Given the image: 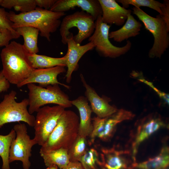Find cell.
I'll return each mask as SVG.
<instances>
[{"instance_id": "1", "label": "cell", "mask_w": 169, "mask_h": 169, "mask_svg": "<svg viewBox=\"0 0 169 169\" xmlns=\"http://www.w3.org/2000/svg\"><path fill=\"white\" fill-rule=\"evenodd\" d=\"M28 54L23 44L15 41L11 42L2 50V71L10 83L17 86L34 69L28 59Z\"/></svg>"}, {"instance_id": "11", "label": "cell", "mask_w": 169, "mask_h": 169, "mask_svg": "<svg viewBox=\"0 0 169 169\" xmlns=\"http://www.w3.org/2000/svg\"><path fill=\"white\" fill-rule=\"evenodd\" d=\"M135 116L130 111L120 109L105 118L94 117L92 119L93 130L89 136V143L92 144L97 138L104 141H108L112 137L119 124L125 120H132Z\"/></svg>"}, {"instance_id": "34", "label": "cell", "mask_w": 169, "mask_h": 169, "mask_svg": "<svg viewBox=\"0 0 169 169\" xmlns=\"http://www.w3.org/2000/svg\"><path fill=\"white\" fill-rule=\"evenodd\" d=\"M140 80L147 84L152 88L158 95L159 96L164 99L167 103H169V95L161 91L156 88L150 82H148L144 79H140Z\"/></svg>"}, {"instance_id": "32", "label": "cell", "mask_w": 169, "mask_h": 169, "mask_svg": "<svg viewBox=\"0 0 169 169\" xmlns=\"http://www.w3.org/2000/svg\"><path fill=\"white\" fill-rule=\"evenodd\" d=\"M164 6L161 8L162 17L168 28H169V1L164 0Z\"/></svg>"}, {"instance_id": "3", "label": "cell", "mask_w": 169, "mask_h": 169, "mask_svg": "<svg viewBox=\"0 0 169 169\" xmlns=\"http://www.w3.org/2000/svg\"><path fill=\"white\" fill-rule=\"evenodd\" d=\"M79 118L71 110H65L40 151L48 152L60 148L68 150L78 135Z\"/></svg>"}, {"instance_id": "8", "label": "cell", "mask_w": 169, "mask_h": 169, "mask_svg": "<svg viewBox=\"0 0 169 169\" xmlns=\"http://www.w3.org/2000/svg\"><path fill=\"white\" fill-rule=\"evenodd\" d=\"M95 23L94 31L88 40L93 43L96 51L100 55L115 58L125 54L131 49L132 44L129 40L121 47L114 46L110 42L109 36L110 26L103 22L101 16L96 19Z\"/></svg>"}, {"instance_id": "25", "label": "cell", "mask_w": 169, "mask_h": 169, "mask_svg": "<svg viewBox=\"0 0 169 169\" xmlns=\"http://www.w3.org/2000/svg\"><path fill=\"white\" fill-rule=\"evenodd\" d=\"M15 136L16 133L13 129L7 135H0V156L3 162L2 169H10L9 151L11 144Z\"/></svg>"}, {"instance_id": "13", "label": "cell", "mask_w": 169, "mask_h": 169, "mask_svg": "<svg viewBox=\"0 0 169 169\" xmlns=\"http://www.w3.org/2000/svg\"><path fill=\"white\" fill-rule=\"evenodd\" d=\"M65 67L57 66L50 68L34 69L29 77L17 86L20 88L28 84L38 83L43 87L60 84L69 89V86L59 82L57 79L58 75L66 71Z\"/></svg>"}, {"instance_id": "6", "label": "cell", "mask_w": 169, "mask_h": 169, "mask_svg": "<svg viewBox=\"0 0 169 169\" xmlns=\"http://www.w3.org/2000/svg\"><path fill=\"white\" fill-rule=\"evenodd\" d=\"M95 20L90 14L81 10L65 16L60 26L59 31L62 42L67 44L68 38L72 33L70 29L75 27L78 30L77 34L73 37L74 41L79 44L89 38L93 33L95 27Z\"/></svg>"}, {"instance_id": "26", "label": "cell", "mask_w": 169, "mask_h": 169, "mask_svg": "<svg viewBox=\"0 0 169 169\" xmlns=\"http://www.w3.org/2000/svg\"><path fill=\"white\" fill-rule=\"evenodd\" d=\"M0 6L9 9L13 8L21 13L30 11L37 7L35 0H0Z\"/></svg>"}, {"instance_id": "36", "label": "cell", "mask_w": 169, "mask_h": 169, "mask_svg": "<svg viewBox=\"0 0 169 169\" xmlns=\"http://www.w3.org/2000/svg\"><path fill=\"white\" fill-rule=\"evenodd\" d=\"M62 169H84L79 161L70 162Z\"/></svg>"}, {"instance_id": "20", "label": "cell", "mask_w": 169, "mask_h": 169, "mask_svg": "<svg viewBox=\"0 0 169 169\" xmlns=\"http://www.w3.org/2000/svg\"><path fill=\"white\" fill-rule=\"evenodd\" d=\"M142 27L140 22L130 13L128 15L125 23L121 28L109 33V38L115 42L121 43L139 34Z\"/></svg>"}, {"instance_id": "7", "label": "cell", "mask_w": 169, "mask_h": 169, "mask_svg": "<svg viewBox=\"0 0 169 169\" xmlns=\"http://www.w3.org/2000/svg\"><path fill=\"white\" fill-rule=\"evenodd\" d=\"M16 95V92L12 90L5 95L0 102V129L6 124L17 122L23 121L30 126H34L35 117L28 112V98L17 102Z\"/></svg>"}, {"instance_id": "14", "label": "cell", "mask_w": 169, "mask_h": 169, "mask_svg": "<svg viewBox=\"0 0 169 169\" xmlns=\"http://www.w3.org/2000/svg\"><path fill=\"white\" fill-rule=\"evenodd\" d=\"M128 151L115 146L100 149L99 166L100 169H129Z\"/></svg>"}, {"instance_id": "17", "label": "cell", "mask_w": 169, "mask_h": 169, "mask_svg": "<svg viewBox=\"0 0 169 169\" xmlns=\"http://www.w3.org/2000/svg\"><path fill=\"white\" fill-rule=\"evenodd\" d=\"M102 11L103 22L109 25L118 26L124 24L131 10L121 6L115 0H98Z\"/></svg>"}, {"instance_id": "24", "label": "cell", "mask_w": 169, "mask_h": 169, "mask_svg": "<svg viewBox=\"0 0 169 169\" xmlns=\"http://www.w3.org/2000/svg\"><path fill=\"white\" fill-rule=\"evenodd\" d=\"M16 31L24 40L23 44L29 54H37L39 52L37 45L39 30L31 27H22L16 28Z\"/></svg>"}, {"instance_id": "9", "label": "cell", "mask_w": 169, "mask_h": 169, "mask_svg": "<svg viewBox=\"0 0 169 169\" xmlns=\"http://www.w3.org/2000/svg\"><path fill=\"white\" fill-rule=\"evenodd\" d=\"M64 110V108L59 105L47 106L41 107L37 112L33 126V138L39 145L42 146L46 142Z\"/></svg>"}, {"instance_id": "28", "label": "cell", "mask_w": 169, "mask_h": 169, "mask_svg": "<svg viewBox=\"0 0 169 169\" xmlns=\"http://www.w3.org/2000/svg\"><path fill=\"white\" fill-rule=\"evenodd\" d=\"M116 1L121 3L122 7L126 9L130 5L137 8L146 7L151 8L162 15L161 8L164 6V3L154 0H117Z\"/></svg>"}, {"instance_id": "2", "label": "cell", "mask_w": 169, "mask_h": 169, "mask_svg": "<svg viewBox=\"0 0 169 169\" xmlns=\"http://www.w3.org/2000/svg\"><path fill=\"white\" fill-rule=\"evenodd\" d=\"M65 12H57L37 7L30 11L17 14L13 11L8 16L15 29L20 27H31L38 29L40 35L50 41L51 34L55 32L60 27V19Z\"/></svg>"}, {"instance_id": "4", "label": "cell", "mask_w": 169, "mask_h": 169, "mask_svg": "<svg viewBox=\"0 0 169 169\" xmlns=\"http://www.w3.org/2000/svg\"><path fill=\"white\" fill-rule=\"evenodd\" d=\"M132 10L154 37V43L148 53L149 57L160 58L169 46V28L162 17L160 14L156 18L152 17L140 8L134 7Z\"/></svg>"}, {"instance_id": "31", "label": "cell", "mask_w": 169, "mask_h": 169, "mask_svg": "<svg viewBox=\"0 0 169 169\" xmlns=\"http://www.w3.org/2000/svg\"><path fill=\"white\" fill-rule=\"evenodd\" d=\"M20 36L18 33H13L7 29L0 30V47L6 46L9 44L10 40L17 39Z\"/></svg>"}, {"instance_id": "10", "label": "cell", "mask_w": 169, "mask_h": 169, "mask_svg": "<svg viewBox=\"0 0 169 169\" xmlns=\"http://www.w3.org/2000/svg\"><path fill=\"white\" fill-rule=\"evenodd\" d=\"M13 129L15 131L16 136L10 147L9 163L19 161L22 163L23 169H29L31 165L29 158L32 155V148L37 143L33 138H30L25 124H16Z\"/></svg>"}, {"instance_id": "23", "label": "cell", "mask_w": 169, "mask_h": 169, "mask_svg": "<svg viewBox=\"0 0 169 169\" xmlns=\"http://www.w3.org/2000/svg\"><path fill=\"white\" fill-rule=\"evenodd\" d=\"M28 59L34 69L52 68L57 66L66 67V54L60 58H54L37 54H29Z\"/></svg>"}, {"instance_id": "21", "label": "cell", "mask_w": 169, "mask_h": 169, "mask_svg": "<svg viewBox=\"0 0 169 169\" xmlns=\"http://www.w3.org/2000/svg\"><path fill=\"white\" fill-rule=\"evenodd\" d=\"M169 164V148L165 145L156 156L142 162H133L129 169H166Z\"/></svg>"}, {"instance_id": "12", "label": "cell", "mask_w": 169, "mask_h": 169, "mask_svg": "<svg viewBox=\"0 0 169 169\" xmlns=\"http://www.w3.org/2000/svg\"><path fill=\"white\" fill-rule=\"evenodd\" d=\"M167 127L160 115L151 114L141 120L132 144V158L136 161V156L140 144L161 128Z\"/></svg>"}, {"instance_id": "16", "label": "cell", "mask_w": 169, "mask_h": 169, "mask_svg": "<svg viewBox=\"0 0 169 169\" xmlns=\"http://www.w3.org/2000/svg\"><path fill=\"white\" fill-rule=\"evenodd\" d=\"M76 7L79 8L82 10L90 14L95 20L102 14L98 0H57L50 10L65 12Z\"/></svg>"}, {"instance_id": "5", "label": "cell", "mask_w": 169, "mask_h": 169, "mask_svg": "<svg viewBox=\"0 0 169 169\" xmlns=\"http://www.w3.org/2000/svg\"><path fill=\"white\" fill-rule=\"evenodd\" d=\"M28 90V111L32 115L37 112L42 106L54 104L64 108L72 106L71 101L63 92L59 84L49 85L46 88L33 83L27 84Z\"/></svg>"}, {"instance_id": "27", "label": "cell", "mask_w": 169, "mask_h": 169, "mask_svg": "<svg viewBox=\"0 0 169 169\" xmlns=\"http://www.w3.org/2000/svg\"><path fill=\"white\" fill-rule=\"evenodd\" d=\"M86 138L78 135L68 150L70 162L79 161L81 157L85 153L87 144Z\"/></svg>"}, {"instance_id": "38", "label": "cell", "mask_w": 169, "mask_h": 169, "mask_svg": "<svg viewBox=\"0 0 169 169\" xmlns=\"http://www.w3.org/2000/svg\"><path fill=\"white\" fill-rule=\"evenodd\" d=\"M166 169H168V168H166Z\"/></svg>"}, {"instance_id": "35", "label": "cell", "mask_w": 169, "mask_h": 169, "mask_svg": "<svg viewBox=\"0 0 169 169\" xmlns=\"http://www.w3.org/2000/svg\"><path fill=\"white\" fill-rule=\"evenodd\" d=\"M10 84L4 77L1 70L0 72V92L7 91L10 88Z\"/></svg>"}, {"instance_id": "37", "label": "cell", "mask_w": 169, "mask_h": 169, "mask_svg": "<svg viewBox=\"0 0 169 169\" xmlns=\"http://www.w3.org/2000/svg\"><path fill=\"white\" fill-rule=\"evenodd\" d=\"M46 169H58L57 166L53 165L48 167H47V168Z\"/></svg>"}, {"instance_id": "29", "label": "cell", "mask_w": 169, "mask_h": 169, "mask_svg": "<svg viewBox=\"0 0 169 169\" xmlns=\"http://www.w3.org/2000/svg\"><path fill=\"white\" fill-rule=\"evenodd\" d=\"M79 162L84 169H99L100 156L97 151L93 148L87 150L81 157Z\"/></svg>"}, {"instance_id": "33", "label": "cell", "mask_w": 169, "mask_h": 169, "mask_svg": "<svg viewBox=\"0 0 169 169\" xmlns=\"http://www.w3.org/2000/svg\"><path fill=\"white\" fill-rule=\"evenodd\" d=\"M57 0H35L36 5L38 8L47 10L50 9Z\"/></svg>"}, {"instance_id": "19", "label": "cell", "mask_w": 169, "mask_h": 169, "mask_svg": "<svg viewBox=\"0 0 169 169\" xmlns=\"http://www.w3.org/2000/svg\"><path fill=\"white\" fill-rule=\"evenodd\" d=\"M87 100L86 97L80 96L71 101L72 105L78 109L79 113L78 135L86 138L89 136L93 130L91 121L92 110Z\"/></svg>"}, {"instance_id": "22", "label": "cell", "mask_w": 169, "mask_h": 169, "mask_svg": "<svg viewBox=\"0 0 169 169\" xmlns=\"http://www.w3.org/2000/svg\"><path fill=\"white\" fill-rule=\"evenodd\" d=\"M39 153L47 167L55 165L62 169L70 162L68 150L64 148L46 152L40 151Z\"/></svg>"}, {"instance_id": "15", "label": "cell", "mask_w": 169, "mask_h": 169, "mask_svg": "<svg viewBox=\"0 0 169 169\" xmlns=\"http://www.w3.org/2000/svg\"><path fill=\"white\" fill-rule=\"evenodd\" d=\"M73 37L72 33L67 40L68 50L66 55V67H67V70L65 78L67 83H70L72 74L77 69L78 63L81 58L87 52L95 48L93 43L91 42L83 45L77 44L74 40Z\"/></svg>"}, {"instance_id": "30", "label": "cell", "mask_w": 169, "mask_h": 169, "mask_svg": "<svg viewBox=\"0 0 169 169\" xmlns=\"http://www.w3.org/2000/svg\"><path fill=\"white\" fill-rule=\"evenodd\" d=\"M8 12L3 8H0V30H8L12 32L17 33L12 27V23L9 19Z\"/></svg>"}, {"instance_id": "18", "label": "cell", "mask_w": 169, "mask_h": 169, "mask_svg": "<svg viewBox=\"0 0 169 169\" xmlns=\"http://www.w3.org/2000/svg\"><path fill=\"white\" fill-rule=\"evenodd\" d=\"M80 77L86 90V98L90 103L92 111L97 116L100 118H105L116 111L118 109L116 107L109 103L110 99L100 96L95 90L86 83L82 74H80Z\"/></svg>"}]
</instances>
